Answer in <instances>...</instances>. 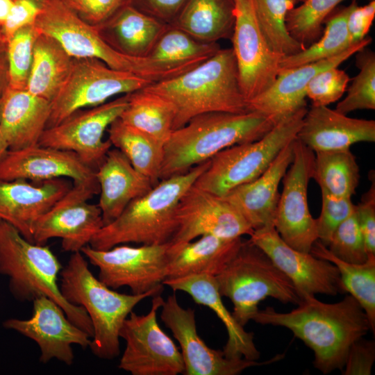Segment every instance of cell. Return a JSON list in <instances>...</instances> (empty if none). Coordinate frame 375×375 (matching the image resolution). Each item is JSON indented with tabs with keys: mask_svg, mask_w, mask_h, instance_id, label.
<instances>
[{
	"mask_svg": "<svg viewBox=\"0 0 375 375\" xmlns=\"http://www.w3.org/2000/svg\"><path fill=\"white\" fill-rule=\"evenodd\" d=\"M297 305L289 312L258 309L252 320L290 330L313 351L315 367L323 374L342 370L351 346L371 329L363 308L351 294L334 303L308 295Z\"/></svg>",
	"mask_w": 375,
	"mask_h": 375,
	"instance_id": "1",
	"label": "cell"
},
{
	"mask_svg": "<svg viewBox=\"0 0 375 375\" xmlns=\"http://www.w3.org/2000/svg\"><path fill=\"white\" fill-rule=\"evenodd\" d=\"M144 89L172 106L173 131L202 113L250 111L241 90L232 48L220 49L197 67L178 76L153 82Z\"/></svg>",
	"mask_w": 375,
	"mask_h": 375,
	"instance_id": "2",
	"label": "cell"
},
{
	"mask_svg": "<svg viewBox=\"0 0 375 375\" xmlns=\"http://www.w3.org/2000/svg\"><path fill=\"white\" fill-rule=\"evenodd\" d=\"M276 123L257 111L198 115L174 130L165 143L160 181L185 173L229 147L259 140Z\"/></svg>",
	"mask_w": 375,
	"mask_h": 375,
	"instance_id": "3",
	"label": "cell"
},
{
	"mask_svg": "<svg viewBox=\"0 0 375 375\" xmlns=\"http://www.w3.org/2000/svg\"><path fill=\"white\" fill-rule=\"evenodd\" d=\"M209 164L210 160L185 173L159 181L146 194L132 201L114 221L103 226L89 245L104 250L128 243L158 245L169 242L176 229L179 201Z\"/></svg>",
	"mask_w": 375,
	"mask_h": 375,
	"instance_id": "4",
	"label": "cell"
},
{
	"mask_svg": "<svg viewBox=\"0 0 375 375\" xmlns=\"http://www.w3.org/2000/svg\"><path fill=\"white\" fill-rule=\"evenodd\" d=\"M60 290L69 303L82 306L93 328L89 346L101 359L112 360L120 352L119 331L124 320L143 299L162 292L134 294L116 292L96 278L81 251L72 253L60 273Z\"/></svg>",
	"mask_w": 375,
	"mask_h": 375,
	"instance_id": "5",
	"label": "cell"
},
{
	"mask_svg": "<svg viewBox=\"0 0 375 375\" xmlns=\"http://www.w3.org/2000/svg\"><path fill=\"white\" fill-rule=\"evenodd\" d=\"M62 265L48 246L26 240L14 226L0 220V274L9 278V290L21 301L40 296L56 301L68 319L93 336L91 320L82 306L62 297L58 277Z\"/></svg>",
	"mask_w": 375,
	"mask_h": 375,
	"instance_id": "6",
	"label": "cell"
},
{
	"mask_svg": "<svg viewBox=\"0 0 375 375\" xmlns=\"http://www.w3.org/2000/svg\"><path fill=\"white\" fill-rule=\"evenodd\" d=\"M219 292L233 305L236 321L244 326L267 297L282 303L298 304L301 301L290 279L270 258L249 240L243 241L235 256L215 276Z\"/></svg>",
	"mask_w": 375,
	"mask_h": 375,
	"instance_id": "7",
	"label": "cell"
},
{
	"mask_svg": "<svg viewBox=\"0 0 375 375\" xmlns=\"http://www.w3.org/2000/svg\"><path fill=\"white\" fill-rule=\"evenodd\" d=\"M307 108L280 120L259 140L229 147L210 159L193 185L223 197L233 189L261 175L280 151L297 138Z\"/></svg>",
	"mask_w": 375,
	"mask_h": 375,
	"instance_id": "8",
	"label": "cell"
},
{
	"mask_svg": "<svg viewBox=\"0 0 375 375\" xmlns=\"http://www.w3.org/2000/svg\"><path fill=\"white\" fill-rule=\"evenodd\" d=\"M35 26L40 33L57 40L73 58H97L110 68L130 72L153 82L179 75L148 57H130L116 51L94 26L81 19L60 0H47Z\"/></svg>",
	"mask_w": 375,
	"mask_h": 375,
	"instance_id": "9",
	"label": "cell"
},
{
	"mask_svg": "<svg viewBox=\"0 0 375 375\" xmlns=\"http://www.w3.org/2000/svg\"><path fill=\"white\" fill-rule=\"evenodd\" d=\"M153 81L134 73L114 69L94 58H73L62 86L51 102L47 128L55 126L74 112L107 102L148 86Z\"/></svg>",
	"mask_w": 375,
	"mask_h": 375,
	"instance_id": "10",
	"label": "cell"
},
{
	"mask_svg": "<svg viewBox=\"0 0 375 375\" xmlns=\"http://www.w3.org/2000/svg\"><path fill=\"white\" fill-rule=\"evenodd\" d=\"M81 252L99 269L98 278L110 288L126 286L134 294L163 290L169 259L168 242L138 247L123 244L104 250L88 244Z\"/></svg>",
	"mask_w": 375,
	"mask_h": 375,
	"instance_id": "11",
	"label": "cell"
},
{
	"mask_svg": "<svg viewBox=\"0 0 375 375\" xmlns=\"http://www.w3.org/2000/svg\"><path fill=\"white\" fill-rule=\"evenodd\" d=\"M163 301L160 294L153 297L147 314L138 315L132 311L123 322L119 338L125 341L126 347L119 369L132 375L184 374L181 351L157 321V312Z\"/></svg>",
	"mask_w": 375,
	"mask_h": 375,
	"instance_id": "12",
	"label": "cell"
},
{
	"mask_svg": "<svg viewBox=\"0 0 375 375\" xmlns=\"http://www.w3.org/2000/svg\"><path fill=\"white\" fill-rule=\"evenodd\" d=\"M99 192L96 178L73 182L69 190L35 221L33 243L44 244L58 238L63 251H81L104 225L98 205L90 202Z\"/></svg>",
	"mask_w": 375,
	"mask_h": 375,
	"instance_id": "13",
	"label": "cell"
},
{
	"mask_svg": "<svg viewBox=\"0 0 375 375\" xmlns=\"http://www.w3.org/2000/svg\"><path fill=\"white\" fill-rule=\"evenodd\" d=\"M314 167V151L296 138L294 158L282 179L283 188L274 221L276 231L285 242L307 253L318 240L316 221L308 203V186Z\"/></svg>",
	"mask_w": 375,
	"mask_h": 375,
	"instance_id": "14",
	"label": "cell"
},
{
	"mask_svg": "<svg viewBox=\"0 0 375 375\" xmlns=\"http://www.w3.org/2000/svg\"><path fill=\"white\" fill-rule=\"evenodd\" d=\"M128 105V94L86 110H78L59 124L47 128L40 145L75 153L96 171L112 144L103 140L104 132Z\"/></svg>",
	"mask_w": 375,
	"mask_h": 375,
	"instance_id": "15",
	"label": "cell"
},
{
	"mask_svg": "<svg viewBox=\"0 0 375 375\" xmlns=\"http://www.w3.org/2000/svg\"><path fill=\"white\" fill-rule=\"evenodd\" d=\"M231 35L242 92L248 102L275 81L283 56L272 51L258 26L253 0H233Z\"/></svg>",
	"mask_w": 375,
	"mask_h": 375,
	"instance_id": "16",
	"label": "cell"
},
{
	"mask_svg": "<svg viewBox=\"0 0 375 375\" xmlns=\"http://www.w3.org/2000/svg\"><path fill=\"white\" fill-rule=\"evenodd\" d=\"M176 220V231L168 242L169 253L205 235L234 239L253 232L243 216L227 201L194 185L179 201Z\"/></svg>",
	"mask_w": 375,
	"mask_h": 375,
	"instance_id": "17",
	"label": "cell"
},
{
	"mask_svg": "<svg viewBox=\"0 0 375 375\" xmlns=\"http://www.w3.org/2000/svg\"><path fill=\"white\" fill-rule=\"evenodd\" d=\"M160 318L178 341L186 375H236L244 369L269 365L281 360L278 354L269 360L258 362L246 358H228L223 351L209 347L197 331L194 310L183 308L174 293L161 306Z\"/></svg>",
	"mask_w": 375,
	"mask_h": 375,
	"instance_id": "18",
	"label": "cell"
},
{
	"mask_svg": "<svg viewBox=\"0 0 375 375\" xmlns=\"http://www.w3.org/2000/svg\"><path fill=\"white\" fill-rule=\"evenodd\" d=\"M261 249L290 279L299 297L345 292L340 272L328 260L297 250L281 238L274 226L254 230L249 240Z\"/></svg>",
	"mask_w": 375,
	"mask_h": 375,
	"instance_id": "19",
	"label": "cell"
},
{
	"mask_svg": "<svg viewBox=\"0 0 375 375\" xmlns=\"http://www.w3.org/2000/svg\"><path fill=\"white\" fill-rule=\"evenodd\" d=\"M32 302L33 312L29 319H8L3 323V327L37 343L40 351V362L47 363L56 359L70 366L74 359L72 345L89 347L91 336L72 323L51 299L40 296Z\"/></svg>",
	"mask_w": 375,
	"mask_h": 375,
	"instance_id": "20",
	"label": "cell"
},
{
	"mask_svg": "<svg viewBox=\"0 0 375 375\" xmlns=\"http://www.w3.org/2000/svg\"><path fill=\"white\" fill-rule=\"evenodd\" d=\"M371 42L372 38L366 36L334 56L296 67L281 69L275 81L266 91L247 102L249 110L261 112L278 122L306 108V89L310 81L319 72L339 67Z\"/></svg>",
	"mask_w": 375,
	"mask_h": 375,
	"instance_id": "21",
	"label": "cell"
},
{
	"mask_svg": "<svg viewBox=\"0 0 375 375\" xmlns=\"http://www.w3.org/2000/svg\"><path fill=\"white\" fill-rule=\"evenodd\" d=\"M63 177L82 182L96 175L75 153L40 144L8 149L0 158L1 179L42 182Z\"/></svg>",
	"mask_w": 375,
	"mask_h": 375,
	"instance_id": "22",
	"label": "cell"
},
{
	"mask_svg": "<svg viewBox=\"0 0 375 375\" xmlns=\"http://www.w3.org/2000/svg\"><path fill=\"white\" fill-rule=\"evenodd\" d=\"M71 186L62 178L33 183L0 178V220L12 225L26 240L33 242L35 221Z\"/></svg>",
	"mask_w": 375,
	"mask_h": 375,
	"instance_id": "23",
	"label": "cell"
},
{
	"mask_svg": "<svg viewBox=\"0 0 375 375\" xmlns=\"http://www.w3.org/2000/svg\"><path fill=\"white\" fill-rule=\"evenodd\" d=\"M294 140L280 151L258 178L233 189L222 197L243 216L253 231L274 226L280 197L279 184L293 160Z\"/></svg>",
	"mask_w": 375,
	"mask_h": 375,
	"instance_id": "24",
	"label": "cell"
},
{
	"mask_svg": "<svg viewBox=\"0 0 375 375\" xmlns=\"http://www.w3.org/2000/svg\"><path fill=\"white\" fill-rule=\"evenodd\" d=\"M297 138L314 153L349 149L358 142H375V121L351 118L325 106H312Z\"/></svg>",
	"mask_w": 375,
	"mask_h": 375,
	"instance_id": "25",
	"label": "cell"
},
{
	"mask_svg": "<svg viewBox=\"0 0 375 375\" xmlns=\"http://www.w3.org/2000/svg\"><path fill=\"white\" fill-rule=\"evenodd\" d=\"M99 187L98 206L103 226L114 221L134 199L154 185L137 171L119 149H110L95 171Z\"/></svg>",
	"mask_w": 375,
	"mask_h": 375,
	"instance_id": "26",
	"label": "cell"
},
{
	"mask_svg": "<svg viewBox=\"0 0 375 375\" xmlns=\"http://www.w3.org/2000/svg\"><path fill=\"white\" fill-rule=\"evenodd\" d=\"M50 114L49 101L8 87L0 98V127L8 149L39 144Z\"/></svg>",
	"mask_w": 375,
	"mask_h": 375,
	"instance_id": "27",
	"label": "cell"
},
{
	"mask_svg": "<svg viewBox=\"0 0 375 375\" xmlns=\"http://www.w3.org/2000/svg\"><path fill=\"white\" fill-rule=\"evenodd\" d=\"M164 285L173 291H183L193 301L211 309L224 324L228 340L222 350L228 358H246L257 360L260 352L253 342V333L247 332L225 307L222 300L215 276L195 274L166 279Z\"/></svg>",
	"mask_w": 375,
	"mask_h": 375,
	"instance_id": "28",
	"label": "cell"
},
{
	"mask_svg": "<svg viewBox=\"0 0 375 375\" xmlns=\"http://www.w3.org/2000/svg\"><path fill=\"white\" fill-rule=\"evenodd\" d=\"M169 25L125 3L94 26L116 51L130 57L146 58Z\"/></svg>",
	"mask_w": 375,
	"mask_h": 375,
	"instance_id": "29",
	"label": "cell"
},
{
	"mask_svg": "<svg viewBox=\"0 0 375 375\" xmlns=\"http://www.w3.org/2000/svg\"><path fill=\"white\" fill-rule=\"evenodd\" d=\"M242 242L241 238L226 239L212 235L200 236L176 251L169 252L166 279L195 274L215 276L235 256Z\"/></svg>",
	"mask_w": 375,
	"mask_h": 375,
	"instance_id": "30",
	"label": "cell"
},
{
	"mask_svg": "<svg viewBox=\"0 0 375 375\" xmlns=\"http://www.w3.org/2000/svg\"><path fill=\"white\" fill-rule=\"evenodd\" d=\"M233 0H187L170 24L207 43L231 38L234 26Z\"/></svg>",
	"mask_w": 375,
	"mask_h": 375,
	"instance_id": "31",
	"label": "cell"
},
{
	"mask_svg": "<svg viewBox=\"0 0 375 375\" xmlns=\"http://www.w3.org/2000/svg\"><path fill=\"white\" fill-rule=\"evenodd\" d=\"M72 60L57 40L40 32L26 90L51 102L67 78Z\"/></svg>",
	"mask_w": 375,
	"mask_h": 375,
	"instance_id": "32",
	"label": "cell"
},
{
	"mask_svg": "<svg viewBox=\"0 0 375 375\" xmlns=\"http://www.w3.org/2000/svg\"><path fill=\"white\" fill-rule=\"evenodd\" d=\"M128 94V105L120 119L164 146L173 131L172 106L144 88Z\"/></svg>",
	"mask_w": 375,
	"mask_h": 375,
	"instance_id": "33",
	"label": "cell"
},
{
	"mask_svg": "<svg viewBox=\"0 0 375 375\" xmlns=\"http://www.w3.org/2000/svg\"><path fill=\"white\" fill-rule=\"evenodd\" d=\"M220 49L217 42L199 41L186 32L169 25L147 57L183 74L200 65Z\"/></svg>",
	"mask_w": 375,
	"mask_h": 375,
	"instance_id": "34",
	"label": "cell"
},
{
	"mask_svg": "<svg viewBox=\"0 0 375 375\" xmlns=\"http://www.w3.org/2000/svg\"><path fill=\"white\" fill-rule=\"evenodd\" d=\"M108 140L133 167L155 185L160 181L163 145L117 118L108 126Z\"/></svg>",
	"mask_w": 375,
	"mask_h": 375,
	"instance_id": "35",
	"label": "cell"
},
{
	"mask_svg": "<svg viewBox=\"0 0 375 375\" xmlns=\"http://www.w3.org/2000/svg\"><path fill=\"white\" fill-rule=\"evenodd\" d=\"M316 257L325 259L338 268L345 292H349L365 312L371 330L375 331V256H369L361 264L347 262L333 256L318 240L310 251Z\"/></svg>",
	"mask_w": 375,
	"mask_h": 375,
	"instance_id": "36",
	"label": "cell"
},
{
	"mask_svg": "<svg viewBox=\"0 0 375 375\" xmlns=\"http://www.w3.org/2000/svg\"><path fill=\"white\" fill-rule=\"evenodd\" d=\"M312 178L320 190L341 198H351L359 184L360 169L349 149L315 153Z\"/></svg>",
	"mask_w": 375,
	"mask_h": 375,
	"instance_id": "37",
	"label": "cell"
},
{
	"mask_svg": "<svg viewBox=\"0 0 375 375\" xmlns=\"http://www.w3.org/2000/svg\"><path fill=\"white\" fill-rule=\"evenodd\" d=\"M357 5V0H353L351 4L331 15L328 20L325 21L326 27L320 39L297 53L283 57L280 64L281 69L326 59L339 54L351 47L352 44L347 31V18Z\"/></svg>",
	"mask_w": 375,
	"mask_h": 375,
	"instance_id": "38",
	"label": "cell"
},
{
	"mask_svg": "<svg viewBox=\"0 0 375 375\" xmlns=\"http://www.w3.org/2000/svg\"><path fill=\"white\" fill-rule=\"evenodd\" d=\"M298 0H253L260 30L270 49L283 56L305 49L294 39L286 25V17Z\"/></svg>",
	"mask_w": 375,
	"mask_h": 375,
	"instance_id": "39",
	"label": "cell"
},
{
	"mask_svg": "<svg viewBox=\"0 0 375 375\" xmlns=\"http://www.w3.org/2000/svg\"><path fill=\"white\" fill-rule=\"evenodd\" d=\"M344 0H305L290 10L286 17L291 36L308 47L322 35V24L337 6Z\"/></svg>",
	"mask_w": 375,
	"mask_h": 375,
	"instance_id": "40",
	"label": "cell"
},
{
	"mask_svg": "<svg viewBox=\"0 0 375 375\" xmlns=\"http://www.w3.org/2000/svg\"><path fill=\"white\" fill-rule=\"evenodd\" d=\"M356 53L359 72L352 80L346 97L335 109L344 115L357 110L375 109V53L367 47Z\"/></svg>",
	"mask_w": 375,
	"mask_h": 375,
	"instance_id": "41",
	"label": "cell"
},
{
	"mask_svg": "<svg viewBox=\"0 0 375 375\" xmlns=\"http://www.w3.org/2000/svg\"><path fill=\"white\" fill-rule=\"evenodd\" d=\"M39 33L35 24L27 25L17 30L8 40L9 88L26 90L34 44Z\"/></svg>",
	"mask_w": 375,
	"mask_h": 375,
	"instance_id": "42",
	"label": "cell"
},
{
	"mask_svg": "<svg viewBox=\"0 0 375 375\" xmlns=\"http://www.w3.org/2000/svg\"><path fill=\"white\" fill-rule=\"evenodd\" d=\"M326 247L333 256L347 262L361 264L367 260L356 210L337 227Z\"/></svg>",
	"mask_w": 375,
	"mask_h": 375,
	"instance_id": "43",
	"label": "cell"
},
{
	"mask_svg": "<svg viewBox=\"0 0 375 375\" xmlns=\"http://www.w3.org/2000/svg\"><path fill=\"white\" fill-rule=\"evenodd\" d=\"M349 81V75L338 67L327 69L310 81L306 89V96L312 101V106H328L341 98Z\"/></svg>",
	"mask_w": 375,
	"mask_h": 375,
	"instance_id": "44",
	"label": "cell"
},
{
	"mask_svg": "<svg viewBox=\"0 0 375 375\" xmlns=\"http://www.w3.org/2000/svg\"><path fill=\"white\" fill-rule=\"evenodd\" d=\"M322 208L316 221L318 240L327 247L337 227L355 210L351 198L333 196L321 190Z\"/></svg>",
	"mask_w": 375,
	"mask_h": 375,
	"instance_id": "45",
	"label": "cell"
},
{
	"mask_svg": "<svg viewBox=\"0 0 375 375\" xmlns=\"http://www.w3.org/2000/svg\"><path fill=\"white\" fill-rule=\"evenodd\" d=\"M81 19L97 26L110 17L125 0H60Z\"/></svg>",
	"mask_w": 375,
	"mask_h": 375,
	"instance_id": "46",
	"label": "cell"
},
{
	"mask_svg": "<svg viewBox=\"0 0 375 375\" xmlns=\"http://www.w3.org/2000/svg\"><path fill=\"white\" fill-rule=\"evenodd\" d=\"M370 176L371 186L368 191L362 195L361 201L355 205V210L368 256H375L374 174Z\"/></svg>",
	"mask_w": 375,
	"mask_h": 375,
	"instance_id": "47",
	"label": "cell"
},
{
	"mask_svg": "<svg viewBox=\"0 0 375 375\" xmlns=\"http://www.w3.org/2000/svg\"><path fill=\"white\" fill-rule=\"evenodd\" d=\"M47 0H13L9 16L2 28L6 38L10 37L19 28L35 24Z\"/></svg>",
	"mask_w": 375,
	"mask_h": 375,
	"instance_id": "48",
	"label": "cell"
},
{
	"mask_svg": "<svg viewBox=\"0 0 375 375\" xmlns=\"http://www.w3.org/2000/svg\"><path fill=\"white\" fill-rule=\"evenodd\" d=\"M375 359V345L373 341L358 340L351 346L345 365L344 375H369Z\"/></svg>",
	"mask_w": 375,
	"mask_h": 375,
	"instance_id": "49",
	"label": "cell"
},
{
	"mask_svg": "<svg viewBox=\"0 0 375 375\" xmlns=\"http://www.w3.org/2000/svg\"><path fill=\"white\" fill-rule=\"evenodd\" d=\"M187 0H125L141 12L167 24H172Z\"/></svg>",
	"mask_w": 375,
	"mask_h": 375,
	"instance_id": "50",
	"label": "cell"
},
{
	"mask_svg": "<svg viewBox=\"0 0 375 375\" xmlns=\"http://www.w3.org/2000/svg\"><path fill=\"white\" fill-rule=\"evenodd\" d=\"M375 17V1L368 4L356 6L347 18V31L351 43L356 44L362 40L367 35Z\"/></svg>",
	"mask_w": 375,
	"mask_h": 375,
	"instance_id": "51",
	"label": "cell"
},
{
	"mask_svg": "<svg viewBox=\"0 0 375 375\" xmlns=\"http://www.w3.org/2000/svg\"><path fill=\"white\" fill-rule=\"evenodd\" d=\"M9 85L8 39L0 28V98Z\"/></svg>",
	"mask_w": 375,
	"mask_h": 375,
	"instance_id": "52",
	"label": "cell"
},
{
	"mask_svg": "<svg viewBox=\"0 0 375 375\" xmlns=\"http://www.w3.org/2000/svg\"><path fill=\"white\" fill-rule=\"evenodd\" d=\"M13 0H0V28L4 26L10 12Z\"/></svg>",
	"mask_w": 375,
	"mask_h": 375,
	"instance_id": "53",
	"label": "cell"
},
{
	"mask_svg": "<svg viewBox=\"0 0 375 375\" xmlns=\"http://www.w3.org/2000/svg\"><path fill=\"white\" fill-rule=\"evenodd\" d=\"M8 150V146L0 127V158Z\"/></svg>",
	"mask_w": 375,
	"mask_h": 375,
	"instance_id": "54",
	"label": "cell"
},
{
	"mask_svg": "<svg viewBox=\"0 0 375 375\" xmlns=\"http://www.w3.org/2000/svg\"><path fill=\"white\" fill-rule=\"evenodd\" d=\"M299 1L303 2L305 0H298Z\"/></svg>",
	"mask_w": 375,
	"mask_h": 375,
	"instance_id": "55",
	"label": "cell"
}]
</instances>
